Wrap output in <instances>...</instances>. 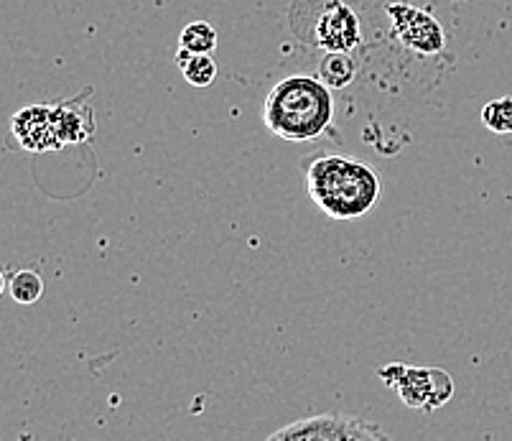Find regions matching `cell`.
I'll list each match as a JSON object with an SVG mask.
<instances>
[{"label":"cell","instance_id":"1","mask_svg":"<svg viewBox=\"0 0 512 441\" xmlns=\"http://www.w3.org/2000/svg\"><path fill=\"white\" fill-rule=\"evenodd\" d=\"M306 192L332 220H357L375 210L380 179L362 159L344 153H316L304 161Z\"/></svg>","mask_w":512,"mask_h":441},{"label":"cell","instance_id":"2","mask_svg":"<svg viewBox=\"0 0 512 441\" xmlns=\"http://www.w3.org/2000/svg\"><path fill=\"white\" fill-rule=\"evenodd\" d=\"M332 118V90L306 74L281 80L263 102L265 128L288 143L316 141L327 133Z\"/></svg>","mask_w":512,"mask_h":441},{"label":"cell","instance_id":"3","mask_svg":"<svg viewBox=\"0 0 512 441\" xmlns=\"http://www.w3.org/2000/svg\"><path fill=\"white\" fill-rule=\"evenodd\" d=\"M380 378L408 408L416 411H436L454 396V378L441 368H418V365H383Z\"/></svg>","mask_w":512,"mask_h":441},{"label":"cell","instance_id":"4","mask_svg":"<svg viewBox=\"0 0 512 441\" xmlns=\"http://www.w3.org/2000/svg\"><path fill=\"white\" fill-rule=\"evenodd\" d=\"M265 441H393L375 421L349 413H319L286 424Z\"/></svg>","mask_w":512,"mask_h":441},{"label":"cell","instance_id":"5","mask_svg":"<svg viewBox=\"0 0 512 441\" xmlns=\"http://www.w3.org/2000/svg\"><path fill=\"white\" fill-rule=\"evenodd\" d=\"M309 39L324 51H352L360 44V21L342 0H321L311 16Z\"/></svg>","mask_w":512,"mask_h":441},{"label":"cell","instance_id":"6","mask_svg":"<svg viewBox=\"0 0 512 441\" xmlns=\"http://www.w3.org/2000/svg\"><path fill=\"white\" fill-rule=\"evenodd\" d=\"M385 11L393 21V34L408 49L418 54H439L446 46L441 23L423 8L411 6V3H390Z\"/></svg>","mask_w":512,"mask_h":441},{"label":"cell","instance_id":"7","mask_svg":"<svg viewBox=\"0 0 512 441\" xmlns=\"http://www.w3.org/2000/svg\"><path fill=\"white\" fill-rule=\"evenodd\" d=\"M11 131L26 151L41 153L51 151V148H62L57 123H54V108L29 105V108L18 110L11 120Z\"/></svg>","mask_w":512,"mask_h":441},{"label":"cell","instance_id":"8","mask_svg":"<svg viewBox=\"0 0 512 441\" xmlns=\"http://www.w3.org/2000/svg\"><path fill=\"white\" fill-rule=\"evenodd\" d=\"M357 64L349 57V51H327L319 64V80L329 90H344L355 82Z\"/></svg>","mask_w":512,"mask_h":441},{"label":"cell","instance_id":"9","mask_svg":"<svg viewBox=\"0 0 512 441\" xmlns=\"http://www.w3.org/2000/svg\"><path fill=\"white\" fill-rule=\"evenodd\" d=\"M179 67L184 72V80L194 87H209L217 77V64L209 54H189L179 49Z\"/></svg>","mask_w":512,"mask_h":441},{"label":"cell","instance_id":"10","mask_svg":"<svg viewBox=\"0 0 512 441\" xmlns=\"http://www.w3.org/2000/svg\"><path fill=\"white\" fill-rule=\"evenodd\" d=\"M8 294H11V299L21 306L36 304V301L44 296V278L36 271H29V268L16 271L8 278Z\"/></svg>","mask_w":512,"mask_h":441},{"label":"cell","instance_id":"11","mask_svg":"<svg viewBox=\"0 0 512 441\" xmlns=\"http://www.w3.org/2000/svg\"><path fill=\"white\" fill-rule=\"evenodd\" d=\"M214 46H217V31L207 21L189 23L179 36V49L189 54H212Z\"/></svg>","mask_w":512,"mask_h":441},{"label":"cell","instance_id":"12","mask_svg":"<svg viewBox=\"0 0 512 441\" xmlns=\"http://www.w3.org/2000/svg\"><path fill=\"white\" fill-rule=\"evenodd\" d=\"M54 123H57V133L62 146L85 141L87 133L92 131V128H85V125H82V113H77V110L72 108H54Z\"/></svg>","mask_w":512,"mask_h":441},{"label":"cell","instance_id":"13","mask_svg":"<svg viewBox=\"0 0 512 441\" xmlns=\"http://www.w3.org/2000/svg\"><path fill=\"white\" fill-rule=\"evenodd\" d=\"M482 123L484 128H490L492 133H500V136L512 133V97L487 102L482 108Z\"/></svg>","mask_w":512,"mask_h":441}]
</instances>
